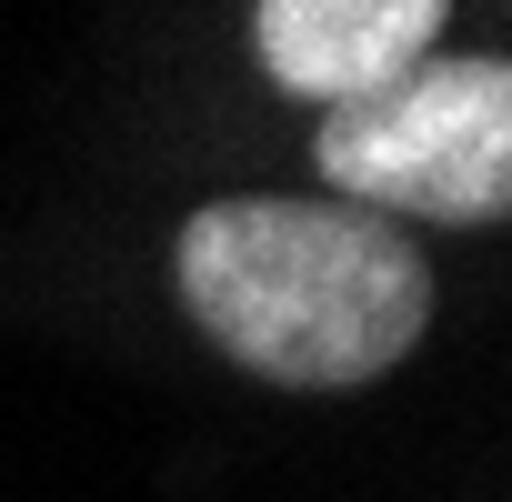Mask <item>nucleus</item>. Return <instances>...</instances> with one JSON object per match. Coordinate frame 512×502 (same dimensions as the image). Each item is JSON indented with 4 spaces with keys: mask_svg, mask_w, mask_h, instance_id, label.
<instances>
[{
    "mask_svg": "<svg viewBox=\"0 0 512 502\" xmlns=\"http://www.w3.org/2000/svg\"><path fill=\"white\" fill-rule=\"evenodd\" d=\"M181 302L241 372L292 392H352L422 342L432 272L382 211L241 191L181 221Z\"/></svg>",
    "mask_w": 512,
    "mask_h": 502,
    "instance_id": "f257e3e1",
    "label": "nucleus"
},
{
    "mask_svg": "<svg viewBox=\"0 0 512 502\" xmlns=\"http://www.w3.org/2000/svg\"><path fill=\"white\" fill-rule=\"evenodd\" d=\"M322 181L382 221H502L512 211V71L492 51H432L402 81L332 101L312 131Z\"/></svg>",
    "mask_w": 512,
    "mask_h": 502,
    "instance_id": "f03ea898",
    "label": "nucleus"
},
{
    "mask_svg": "<svg viewBox=\"0 0 512 502\" xmlns=\"http://www.w3.org/2000/svg\"><path fill=\"white\" fill-rule=\"evenodd\" d=\"M452 21V0H262L251 11V41H262V71L292 101H362L382 81H402L412 61H432Z\"/></svg>",
    "mask_w": 512,
    "mask_h": 502,
    "instance_id": "7ed1b4c3",
    "label": "nucleus"
}]
</instances>
